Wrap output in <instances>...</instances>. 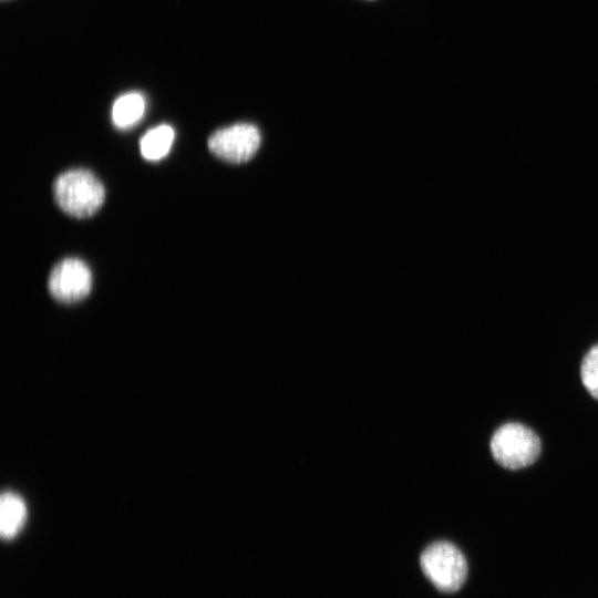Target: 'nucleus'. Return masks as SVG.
Instances as JSON below:
<instances>
[{
	"mask_svg": "<svg viewBox=\"0 0 598 598\" xmlns=\"http://www.w3.org/2000/svg\"><path fill=\"white\" fill-rule=\"evenodd\" d=\"M54 202L66 215L89 218L102 207L105 188L91 171L73 168L60 174L52 186Z\"/></svg>",
	"mask_w": 598,
	"mask_h": 598,
	"instance_id": "f257e3e1",
	"label": "nucleus"
},
{
	"mask_svg": "<svg viewBox=\"0 0 598 598\" xmlns=\"http://www.w3.org/2000/svg\"><path fill=\"white\" fill-rule=\"evenodd\" d=\"M493 457L511 470L534 463L540 452L537 434L520 423H506L493 434L489 443Z\"/></svg>",
	"mask_w": 598,
	"mask_h": 598,
	"instance_id": "f03ea898",
	"label": "nucleus"
},
{
	"mask_svg": "<svg viewBox=\"0 0 598 598\" xmlns=\"http://www.w3.org/2000/svg\"><path fill=\"white\" fill-rule=\"evenodd\" d=\"M420 564L424 575L444 592L458 590L467 575V564L461 550L444 540L426 547Z\"/></svg>",
	"mask_w": 598,
	"mask_h": 598,
	"instance_id": "7ed1b4c3",
	"label": "nucleus"
},
{
	"mask_svg": "<svg viewBox=\"0 0 598 598\" xmlns=\"http://www.w3.org/2000/svg\"><path fill=\"white\" fill-rule=\"evenodd\" d=\"M258 128L248 123H237L215 131L207 141L208 150L216 157L231 163L248 162L260 145Z\"/></svg>",
	"mask_w": 598,
	"mask_h": 598,
	"instance_id": "20e7f679",
	"label": "nucleus"
},
{
	"mask_svg": "<svg viewBox=\"0 0 598 598\" xmlns=\"http://www.w3.org/2000/svg\"><path fill=\"white\" fill-rule=\"evenodd\" d=\"M92 274L78 258H65L50 271L48 290L60 302L72 303L84 299L91 291Z\"/></svg>",
	"mask_w": 598,
	"mask_h": 598,
	"instance_id": "39448f33",
	"label": "nucleus"
},
{
	"mask_svg": "<svg viewBox=\"0 0 598 598\" xmlns=\"http://www.w3.org/2000/svg\"><path fill=\"white\" fill-rule=\"evenodd\" d=\"M27 517L24 501L13 492H4L0 498V532L3 538L17 535Z\"/></svg>",
	"mask_w": 598,
	"mask_h": 598,
	"instance_id": "423d86ee",
	"label": "nucleus"
},
{
	"mask_svg": "<svg viewBox=\"0 0 598 598\" xmlns=\"http://www.w3.org/2000/svg\"><path fill=\"white\" fill-rule=\"evenodd\" d=\"M145 110V101L137 92L120 96L112 107V120L120 128H127L140 121Z\"/></svg>",
	"mask_w": 598,
	"mask_h": 598,
	"instance_id": "0eeeda50",
	"label": "nucleus"
},
{
	"mask_svg": "<svg viewBox=\"0 0 598 598\" xmlns=\"http://www.w3.org/2000/svg\"><path fill=\"white\" fill-rule=\"evenodd\" d=\"M173 141L174 130L169 125H159L141 138V153L145 159H161L168 153Z\"/></svg>",
	"mask_w": 598,
	"mask_h": 598,
	"instance_id": "6e6552de",
	"label": "nucleus"
},
{
	"mask_svg": "<svg viewBox=\"0 0 598 598\" xmlns=\"http://www.w3.org/2000/svg\"><path fill=\"white\" fill-rule=\"evenodd\" d=\"M580 375L587 391L598 399V344L591 348L585 355Z\"/></svg>",
	"mask_w": 598,
	"mask_h": 598,
	"instance_id": "1a4fd4ad",
	"label": "nucleus"
}]
</instances>
